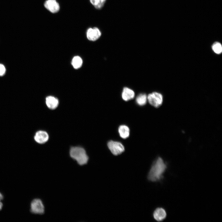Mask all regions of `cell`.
<instances>
[{
    "label": "cell",
    "instance_id": "1",
    "mask_svg": "<svg viewBox=\"0 0 222 222\" xmlns=\"http://www.w3.org/2000/svg\"><path fill=\"white\" fill-rule=\"evenodd\" d=\"M167 166L162 158L159 157L154 162L149 171L148 179L152 182L160 180L163 177Z\"/></svg>",
    "mask_w": 222,
    "mask_h": 222
},
{
    "label": "cell",
    "instance_id": "2",
    "mask_svg": "<svg viewBox=\"0 0 222 222\" xmlns=\"http://www.w3.org/2000/svg\"><path fill=\"white\" fill-rule=\"evenodd\" d=\"M70 156L80 165H84L88 162L89 157L85 150L80 146L71 147L69 150Z\"/></svg>",
    "mask_w": 222,
    "mask_h": 222
},
{
    "label": "cell",
    "instance_id": "3",
    "mask_svg": "<svg viewBox=\"0 0 222 222\" xmlns=\"http://www.w3.org/2000/svg\"><path fill=\"white\" fill-rule=\"evenodd\" d=\"M31 212L34 214L42 215L45 212V207L42 201L39 199H35L31 203Z\"/></svg>",
    "mask_w": 222,
    "mask_h": 222
},
{
    "label": "cell",
    "instance_id": "4",
    "mask_svg": "<svg viewBox=\"0 0 222 222\" xmlns=\"http://www.w3.org/2000/svg\"><path fill=\"white\" fill-rule=\"evenodd\" d=\"M147 98L149 104L156 108L160 106L163 102V96L158 92H154L150 93L147 96Z\"/></svg>",
    "mask_w": 222,
    "mask_h": 222
},
{
    "label": "cell",
    "instance_id": "5",
    "mask_svg": "<svg viewBox=\"0 0 222 222\" xmlns=\"http://www.w3.org/2000/svg\"><path fill=\"white\" fill-rule=\"evenodd\" d=\"M107 146L111 152L115 155H119L125 150L124 146L119 142L110 141L108 142Z\"/></svg>",
    "mask_w": 222,
    "mask_h": 222
},
{
    "label": "cell",
    "instance_id": "6",
    "mask_svg": "<svg viewBox=\"0 0 222 222\" xmlns=\"http://www.w3.org/2000/svg\"><path fill=\"white\" fill-rule=\"evenodd\" d=\"M101 32L97 27L89 28L86 32L87 37L90 41H94L98 39L101 35Z\"/></svg>",
    "mask_w": 222,
    "mask_h": 222
},
{
    "label": "cell",
    "instance_id": "7",
    "mask_svg": "<svg viewBox=\"0 0 222 222\" xmlns=\"http://www.w3.org/2000/svg\"><path fill=\"white\" fill-rule=\"evenodd\" d=\"M35 141L37 143L43 144L46 142L49 139V136L47 132L40 130L37 131L34 136Z\"/></svg>",
    "mask_w": 222,
    "mask_h": 222
},
{
    "label": "cell",
    "instance_id": "8",
    "mask_svg": "<svg viewBox=\"0 0 222 222\" xmlns=\"http://www.w3.org/2000/svg\"><path fill=\"white\" fill-rule=\"evenodd\" d=\"M45 8L51 12L55 13L60 9V6L56 0H46L44 4Z\"/></svg>",
    "mask_w": 222,
    "mask_h": 222
},
{
    "label": "cell",
    "instance_id": "9",
    "mask_svg": "<svg viewBox=\"0 0 222 222\" xmlns=\"http://www.w3.org/2000/svg\"><path fill=\"white\" fill-rule=\"evenodd\" d=\"M45 103L47 107L51 109H56L59 104V101L56 97L51 96H47L45 99Z\"/></svg>",
    "mask_w": 222,
    "mask_h": 222
},
{
    "label": "cell",
    "instance_id": "10",
    "mask_svg": "<svg viewBox=\"0 0 222 222\" xmlns=\"http://www.w3.org/2000/svg\"><path fill=\"white\" fill-rule=\"evenodd\" d=\"M153 216L154 219L158 221H161L164 220L166 216L165 210L162 208H158L154 211Z\"/></svg>",
    "mask_w": 222,
    "mask_h": 222
},
{
    "label": "cell",
    "instance_id": "11",
    "mask_svg": "<svg viewBox=\"0 0 222 222\" xmlns=\"http://www.w3.org/2000/svg\"><path fill=\"white\" fill-rule=\"evenodd\" d=\"M121 96L124 101H128L134 98L135 97V92L133 90L125 87L123 89Z\"/></svg>",
    "mask_w": 222,
    "mask_h": 222
},
{
    "label": "cell",
    "instance_id": "12",
    "mask_svg": "<svg viewBox=\"0 0 222 222\" xmlns=\"http://www.w3.org/2000/svg\"><path fill=\"white\" fill-rule=\"evenodd\" d=\"M118 131L120 136L123 139H126L129 136L130 130L129 127L125 125H120Z\"/></svg>",
    "mask_w": 222,
    "mask_h": 222
},
{
    "label": "cell",
    "instance_id": "13",
    "mask_svg": "<svg viewBox=\"0 0 222 222\" xmlns=\"http://www.w3.org/2000/svg\"><path fill=\"white\" fill-rule=\"evenodd\" d=\"M147 100V96L146 94L140 93L136 97V102L138 105L142 106L146 104Z\"/></svg>",
    "mask_w": 222,
    "mask_h": 222
},
{
    "label": "cell",
    "instance_id": "14",
    "mask_svg": "<svg viewBox=\"0 0 222 222\" xmlns=\"http://www.w3.org/2000/svg\"><path fill=\"white\" fill-rule=\"evenodd\" d=\"M82 60L79 56H74L72 59V64L73 67L76 69L80 68L82 64Z\"/></svg>",
    "mask_w": 222,
    "mask_h": 222
},
{
    "label": "cell",
    "instance_id": "15",
    "mask_svg": "<svg viewBox=\"0 0 222 222\" xmlns=\"http://www.w3.org/2000/svg\"><path fill=\"white\" fill-rule=\"evenodd\" d=\"M106 0H90L91 3L97 9H100L104 6Z\"/></svg>",
    "mask_w": 222,
    "mask_h": 222
},
{
    "label": "cell",
    "instance_id": "16",
    "mask_svg": "<svg viewBox=\"0 0 222 222\" xmlns=\"http://www.w3.org/2000/svg\"><path fill=\"white\" fill-rule=\"evenodd\" d=\"M212 48L214 52L217 54H220L222 51V46L219 42H215L212 45Z\"/></svg>",
    "mask_w": 222,
    "mask_h": 222
},
{
    "label": "cell",
    "instance_id": "17",
    "mask_svg": "<svg viewBox=\"0 0 222 222\" xmlns=\"http://www.w3.org/2000/svg\"><path fill=\"white\" fill-rule=\"evenodd\" d=\"M6 72V69L5 66L3 64H0V76L4 75Z\"/></svg>",
    "mask_w": 222,
    "mask_h": 222
},
{
    "label": "cell",
    "instance_id": "18",
    "mask_svg": "<svg viewBox=\"0 0 222 222\" xmlns=\"http://www.w3.org/2000/svg\"><path fill=\"white\" fill-rule=\"evenodd\" d=\"M3 196L1 195H0V210L2 209L3 207V204L1 201L3 200Z\"/></svg>",
    "mask_w": 222,
    "mask_h": 222
}]
</instances>
